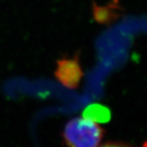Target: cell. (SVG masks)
Here are the masks:
<instances>
[{
  "mask_svg": "<svg viewBox=\"0 0 147 147\" xmlns=\"http://www.w3.org/2000/svg\"><path fill=\"white\" fill-rule=\"evenodd\" d=\"M105 130L99 123L85 118H74L65 124L62 138L65 145L73 147H95L100 145Z\"/></svg>",
  "mask_w": 147,
  "mask_h": 147,
  "instance_id": "obj_1",
  "label": "cell"
},
{
  "mask_svg": "<svg viewBox=\"0 0 147 147\" xmlns=\"http://www.w3.org/2000/svg\"><path fill=\"white\" fill-rule=\"evenodd\" d=\"M54 74L56 79L65 87L77 89L84 77L79 55L76 54L71 58L63 57L57 60Z\"/></svg>",
  "mask_w": 147,
  "mask_h": 147,
  "instance_id": "obj_2",
  "label": "cell"
},
{
  "mask_svg": "<svg viewBox=\"0 0 147 147\" xmlns=\"http://www.w3.org/2000/svg\"><path fill=\"white\" fill-rule=\"evenodd\" d=\"M92 10L95 21L105 26H109L120 18L123 11L119 4V0H113L106 5H98L93 1Z\"/></svg>",
  "mask_w": 147,
  "mask_h": 147,
  "instance_id": "obj_3",
  "label": "cell"
},
{
  "mask_svg": "<svg viewBox=\"0 0 147 147\" xmlns=\"http://www.w3.org/2000/svg\"><path fill=\"white\" fill-rule=\"evenodd\" d=\"M83 117L97 123H105L111 118L110 109L100 104H92L83 111Z\"/></svg>",
  "mask_w": 147,
  "mask_h": 147,
  "instance_id": "obj_4",
  "label": "cell"
}]
</instances>
